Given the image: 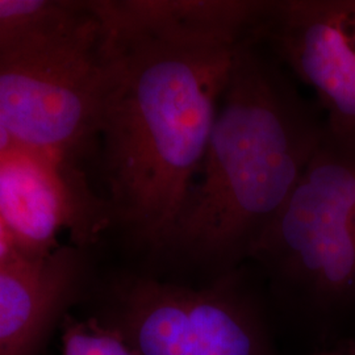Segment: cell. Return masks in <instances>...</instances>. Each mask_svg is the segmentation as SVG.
<instances>
[{
  "label": "cell",
  "mask_w": 355,
  "mask_h": 355,
  "mask_svg": "<svg viewBox=\"0 0 355 355\" xmlns=\"http://www.w3.org/2000/svg\"><path fill=\"white\" fill-rule=\"evenodd\" d=\"M23 155H49V154L37 152V150L28 148L21 142L16 140L10 132H7L4 128L0 127V167L12 159L23 157Z\"/></svg>",
  "instance_id": "11"
},
{
  "label": "cell",
  "mask_w": 355,
  "mask_h": 355,
  "mask_svg": "<svg viewBox=\"0 0 355 355\" xmlns=\"http://www.w3.org/2000/svg\"><path fill=\"white\" fill-rule=\"evenodd\" d=\"M70 267L62 253L0 271V355H32L64 297Z\"/></svg>",
  "instance_id": "8"
},
{
  "label": "cell",
  "mask_w": 355,
  "mask_h": 355,
  "mask_svg": "<svg viewBox=\"0 0 355 355\" xmlns=\"http://www.w3.org/2000/svg\"><path fill=\"white\" fill-rule=\"evenodd\" d=\"M104 32L92 1H49L0 31V127L62 161L98 137Z\"/></svg>",
  "instance_id": "4"
},
{
  "label": "cell",
  "mask_w": 355,
  "mask_h": 355,
  "mask_svg": "<svg viewBox=\"0 0 355 355\" xmlns=\"http://www.w3.org/2000/svg\"><path fill=\"white\" fill-rule=\"evenodd\" d=\"M62 355H140L114 325L96 320L67 318L62 334Z\"/></svg>",
  "instance_id": "9"
},
{
  "label": "cell",
  "mask_w": 355,
  "mask_h": 355,
  "mask_svg": "<svg viewBox=\"0 0 355 355\" xmlns=\"http://www.w3.org/2000/svg\"><path fill=\"white\" fill-rule=\"evenodd\" d=\"M325 116L254 36L234 49L203 164L162 254L211 280L240 270L288 200Z\"/></svg>",
  "instance_id": "2"
},
{
  "label": "cell",
  "mask_w": 355,
  "mask_h": 355,
  "mask_svg": "<svg viewBox=\"0 0 355 355\" xmlns=\"http://www.w3.org/2000/svg\"><path fill=\"white\" fill-rule=\"evenodd\" d=\"M117 321L140 355H272L241 268L203 287L129 280L119 288Z\"/></svg>",
  "instance_id": "5"
},
{
  "label": "cell",
  "mask_w": 355,
  "mask_h": 355,
  "mask_svg": "<svg viewBox=\"0 0 355 355\" xmlns=\"http://www.w3.org/2000/svg\"><path fill=\"white\" fill-rule=\"evenodd\" d=\"M253 36L315 91L328 128L355 133V0H267Z\"/></svg>",
  "instance_id": "6"
},
{
  "label": "cell",
  "mask_w": 355,
  "mask_h": 355,
  "mask_svg": "<svg viewBox=\"0 0 355 355\" xmlns=\"http://www.w3.org/2000/svg\"><path fill=\"white\" fill-rule=\"evenodd\" d=\"M60 164L51 155H23L0 167V216L31 259L51 257L69 217Z\"/></svg>",
  "instance_id": "7"
},
{
  "label": "cell",
  "mask_w": 355,
  "mask_h": 355,
  "mask_svg": "<svg viewBox=\"0 0 355 355\" xmlns=\"http://www.w3.org/2000/svg\"><path fill=\"white\" fill-rule=\"evenodd\" d=\"M29 261L36 259L28 258L26 254L20 250L17 242L13 239L12 233L10 232V229L0 216V271L11 270L20 265H24Z\"/></svg>",
  "instance_id": "10"
},
{
  "label": "cell",
  "mask_w": 355,
  "mask_h": 355,
  "mask_svg": "<svg viewBox=\"0 0 355 355\" xmlns=\"http://www.w3.org/2000/svg\"><path fill=\"white\" fill-rule=\"evenodd\" d=\"M249 259L320 340L355 343V133L327 125Z\"/></svg>",
  "instance_id": "3"
},
{
  "label": "cell",
  "mask_w": 355,
  "mask_h": 355,
  "mask_svg": "<svg viewBox=\"0 0 355 355\" xmlns=\"http://www.w3.org/2000/svg\"><path fill=\"white\" fill-rule=\"evenodd\" d=\"M105 73L98 137L111 217L162 254L199 174L237 44L168 21L155 0L92 1Z\"/></svg>",
  "instance_id": "1"
}]
</instances>
